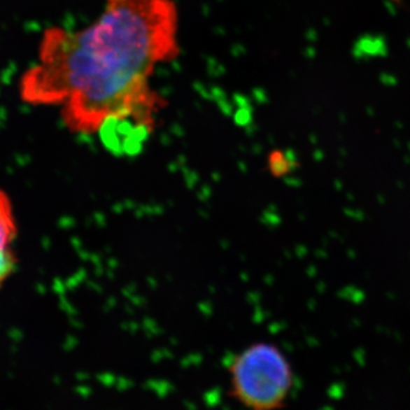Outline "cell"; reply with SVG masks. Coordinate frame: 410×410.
I'll return each instance as SVG.
<instances>
[{"mask_svg": "<svg viewBox=\"0 0 410 410\" xmlns=\"http://www.w3.org/2000/svg\"><path fill=\"white\" fill-rule=\"evenodd\" d=\"M228 373L230 397L254 410L284 407L294 386L291 362L269 342L252 343L234 355Z\"/></svg>", "mask_w": 410, "mask_h": 410, "instance_id": "2", "label": "cell"}, {"mask_svg": "<svg viewBox=\"0 0 410 410\" xmlns=\"http://www.w3.org/2000/svg\"><path fill=\"white\" fill-rule=\"evenodd\" d=\"M295 157L292 154L282 150H275L268 157V169L270 174L276 178H282L288 176L297 167Z\"/></svg>", "mask_w": 410, "mask_h": 410, "instance_id": "4", "label": "cell"}, {"mask_svg": "<svg viewBox=\"0 0 410 410\" xmlns=\"http://www.w3.org/2000/svg\"><path fill=\"white\" fill-rule=\"evenodd\" d=\"M17 234L12 203L0 190V288L15 269L16 257L13 244Z\"/></svg>", "mask_w": 410, "mask_h": 410, "instance_id": "3", "label": "cell"}, {"mask_svg": "<svg viewBox=\"0 0 410 410\" xmlns=\"http://www.w3.org/2000/svg\"><path fill=\"white\" fill-rule=\"evenodd\" d=\"M104 12L83 30H52L34 73L38 101L63 105L74 132L97 134L105 120H153L150 77L177 50L172 0H105Z\"/></svg>", "mask_w": 410, "mask_h": 410, "instance_id": "1", "label": "cell"}]
</instances>
